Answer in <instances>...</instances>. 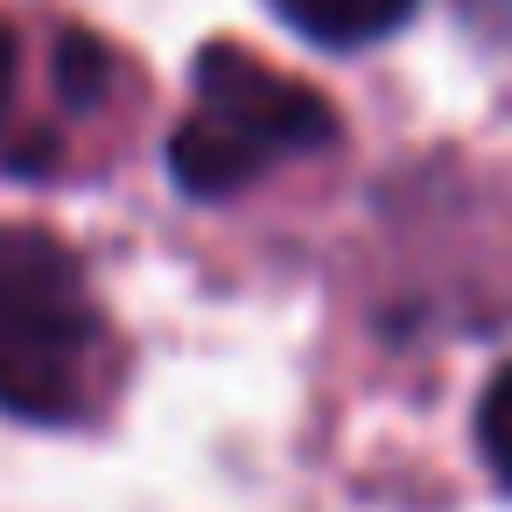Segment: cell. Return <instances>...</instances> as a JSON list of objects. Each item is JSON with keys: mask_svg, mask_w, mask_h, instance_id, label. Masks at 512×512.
Masks as SVG:
<instances>
[{"mask_svg": "<svg viewBox=\"0 0 512 512\" xmlns=\"http://www.w3.org/2000/svg\"><path fill=\"white\" fill-rule=\"evenodd\" d=\"M477 449H484L491 477L512 491V365L491 372V386H484V400H477Z\"/></svg>", "mask_w": 512, "mask_h": 512, "instance_id": "obj_5", "label": "cell"}, {"mask_svg": "<svg viewBox=\"0 0 512 512\" xmlns=\"http://www.w3.org/2000/svg\"><path fill=\"white\" fill-rule=\"evenodd\" d=\"M106 309L85 260L43 225H0V414L78 421L99 393Z\"/></svg>", "mask_w": 512, "mask_h": 512, "instance_id": "obj_1", "label": "cell"}, {"mask_svg": "<svg viewBox=\"0 0 512 512\" xmlns=\"http://www.w3.org/2000/svg\"><path fill=\"white\" fill-rule=\"evenodd\" d=\"M15 99H22V36L0 22V162H8V134H15Z\"/></svg>", "mask_w": 512, "mask_h": 512, "instance_id": "obj_6", "label": "cell"}, {"mask_svg": "<svg viewBox=\"0 0 512 512\" xmlns=\"http://www.w3.org/2000/svg\"><path fill=\"white\" fill-rule=\"evenodd\" d=\"M50 78H57V99H64L71 113H85V106H99L106 85H113V50H106L99 36H85V29H64V36H57V57H50Z\"/></svg>", "mask_w": 512, "mask_h": 512, "instance_id": "obj_4", "label": "cell"}, {"mask_svg": "<svg viewBox=\"0 0 512 512\" xmlns=\"http://www.w3.org/2000/svg\"><path fill=\"white\" fill-rule=\"evenodd\" d=\"M337 141V106L302 78L260 64L239 43H211L190 64V113L169 134V176L190 197H239L267 169Z\"/></svg>", "mask_w": 512, "mask_h": 512, "instance_id": "obj_2", "label": "cell"}, {"mask_svg": "<svg viewBox=\"0 0 512 512\" xmlns=\"http://www.w3.org/2000/svg\"><path fill=\"white\" fill-rule=\"evenodd\" d=\"M274 15L316 50H365L414 15V0H274Z\"/></svg>", "mask_w": 512, "mask_h": 512, "instance_id": "obj_3", "label": "cell"}]
</instances>
